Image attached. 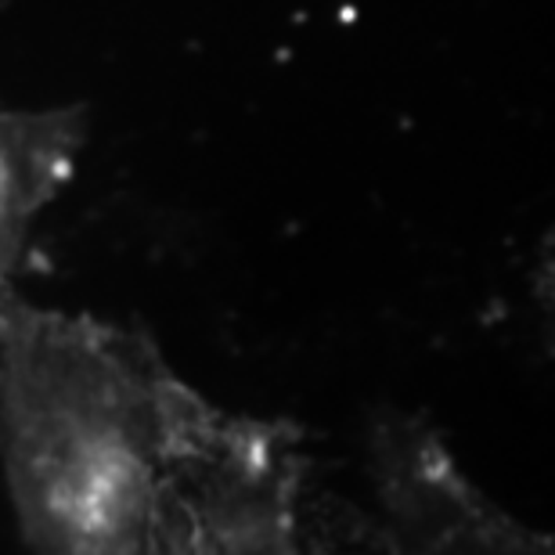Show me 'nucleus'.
Here are the masks:
<instances>
[{
    "mask_svg": "<svg viewBox=\"0 0 555 555\" xmlns=\"http://www.w3.org/2000/svg\"><path fill=\"white\" fill-rule=\"evenodd\" d=\"M69 152L73 130L59 116L0 113V278L59 188Z\"/></svg>",
    "mask_w": 555,
    "mask_h": 555,
    "instance_id": "1",
    "label": "nucleus"
}]
</instances>
